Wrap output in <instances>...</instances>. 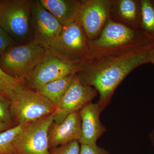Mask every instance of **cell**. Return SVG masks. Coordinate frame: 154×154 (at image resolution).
I'll return each mask as SVG.
<instances>
[{"label": "cell", "instance_id": "obj_1", "mask_svg": "<svg viewBox=\"0 0 154 154\" xmlns=\"http://www.w3.org/2000/svg\"><path fill=\"white\" fill-rule=\"evenodd\" d=\"M154 45L104 52L91 50L75 75L84 85L97 91V103L103 111L125 77L138 67L149 63L150 51Z\"/></svg>", "mask_w": 154, "mask_h": 154}, {"label": "cell", "instance_id": "obj_2", "mask_svg": "<svg viewBox=\"0 0 154 154\" xmlns=\"http://www.w3.org/2000/svg\"><path fill=\"white\" fill-rule=\"evenodd\" d=\"M91 41V50L113 51L152 46L154 42L140 28L129 27L109 19L98 38Z\"/></svg>", "mask_w": 154, "mask_h": 154}, {"label": "cell", "instance_id": "obj_3", "mask_svg": "<svg viewBox=\"0 0 154 154\" xmlns=\"http://www.w3.org/2000/svg\"><path fill=\"white\" fill-rule=\"evenodd\" d=\"M33 3L30 0L0 2V28L18 45L31 41Z\"/></svg>", "mask_w": 154, "mask_h": 154}, {"label": "cell", "instance_id": "obj_4", "mask_svg": "<svg viewBox=\"0 0 154 154\" xmlns=\"http://www.w3.org/2000/svg\"><path fill=\"white\" fill-rule=\"evenodd\" d=\"M9 104L17 125L30 124L51 115L56 110V107L47 98L26 87L14 95Z\"/></svg>", "mask_w": 154, "mask_h": 154}, {"label": "cell", "instance_id": "obj_5", "mask_svg": "<svg viewBox=\"0 0 154 154\" xmlns=\"http://www.w3.org/2000/svg\"><path fill=\"white\" fill-rule=\"evenodd\" d=\"M46 50L31 41L16 45L0 55V66L8 74L24 82L44 57Z\"/></svg>", "mask_w": 154, "mask_h": 154}, {"label": "cell", "instance_id": "obj_6", "mask_svg": "<svg viewBox=\"0 0 154 154\" xmlns=\"http://www.w3.org/2000/svg\"><path fill=\"white\" fill-rule=\"evenodd\" d=\"M81 65L72 62L48 48L41 61L25 79V86L38 91L55 80L75 75Z\"/></svg>", "mask_w": 154, "mask_h": 154}, {"label": "cell", "instance_id": "obj_7", "mask_svg": "<svg viewBox=\"0 0 154 154\" xmlns=\"http://www.w3.org/2000/svg\"><path fill=\"white\" fill-rule=\"evenodd\" d=\"M49 48L70 61L82 65L91 54V41L77 20L63 26Z\"/></svg>", "mask_w": 154, "mask_h": 154}, {"label": "cell", "instance_id": "obj_8", "mask_svg": "<svg viewBox=\"0 0 154 154\" xmlns=\"http://www.w3.org/2000/svg\"><path fill=\"white\" fill-rule=\"evenodd\" d=\"M54 113L25 126L16 140L15 154H50L48 130Z\"/></svg>", "mask_w": 154, "mask_h": 154}, {"label": "cell", "instance_id": "obj_9", "mask_svg": "<svg viewBox=\"0 0 154 154\" xmlns=\"http://www.w3.org/2000/svg\"><path fill=\"white\" fill-rule=\"evenodd\" d=\"M78 20L90 40L98 38L110 19L111 0H81Z\"/></svg>", "mask_w": 154, "mask_h": 154}, {"label": "cell", "instance_id": "obj_10", "mask_svg": "<svg viewBox=\"0 0 154 154\" xmlns=\"http://www.w3.org/2000/svg\"><path fill=\"white\" fill-rule=\"evenodd\" d=\"M63 28V26L41 5L39 0L33 1L31 42L48 49Z\"/></svg>", "mask_w": 154, "mask_h": 154}, {"label": "cell", "instance_id": "obj_11", "mask_svg": "<svg viewBox=\"0 0 154 154\" xmlns=\"http://www.w3.org/2000/svg\"><path fill=\"white\" fill-rule=\"evenodd\" d=\"M98 93L93 87L84 85L75 75L71 85L56 107L54 122L60 124L72 113L92 102Z\"/></svg>", "mask_w": 154, "mask_h": 154}, {"label": "cell", "instance_id": "obj_12", "mask_svg": "<svg viewBox=\"0 0 154 154\" xmlns=\"http://www.w3.org/2000/svg\"><path fill=\"white\" fill-rule=\"evenodd\" d=\"M102 110L98 103L91 102L80 110L81 118L80 144H97V141L107 128L101 122L100 114Z\"/></svg>", "mask_w": 154, "mask_h": 154}, {"label": "cell", "instance_id": "obj_13", "mask_svg": "<svg viewBox=\"0 0 154 154\" xmlns=\"http://www.w3.org/2000/svg\"><path fill=\"white\" fill-rule=\"evenodd\" d=\"M81 136V118L79 111L69 115L62 122H53L48 130L49 148L57 147L74 140Z\"/></svg>", "mask_w": 154, "mask_h": 154}, {"label": "cell", "instance_id": "obj_14", "mask_svg": "<svg viewBox=\"0 0 154 154\" xmlns=\"http://www.w3.org/2000/svg\"><path fill=\"white\" fill-rule=\"evenodd\" d=\"M140 0H111L110 18L129 27L140 28Z\"/></svg>", "mask_w": 154, "mask_h": 154}, {"label": "cell", "instance_id": "obj_15", "mask_svg": "<svg viewBox=\"0 0 154 154\" xmlns=\"http://www.w3.org/2000/svg\"><path fill=\"white\" fill-rule=\"evenodd\" d=\"M63 26L78 20L81 1L79 0H39Z\"/></svg>", "mask_w": 154, "mask_h": 154}, {"label": "cell", "instance_id": "obj_16", "mask_svg": "<svg viewBox=\"0 0 154 154\" xmlns=\"http://www.w3.org/2000/svg\"><path fill=\"white\" fill-rule=\"evenodd\" d=\"M75 75H70L48 83L37 91L57 107L71 85Z\"/></svg>", "mask_w": 154, "mask_h": 154}, {"label": "cell", "instance_id": "obj_17", "mask_svg": "<svg viewBox=\"0 0 154 154\" xmlns=\"http://www.w3.org/2000/svg\"><path fill=\"white\" fill-rule=\"evenodd\" d=\"M140 28L154 42V0H140Z\"/></svg>", "mask_w": 154, "mask_h": 154}, {"label": "cell", "instance_id": "obj_18", "mask_svg": "<svg viewBox=\"0 0 154 154\" xmlns=\"http://www.w3.org/2000/svg\"><path fill=\"white\" fill-rule=\"evenodd\" d=\"M25 87L24 81L8 74L0 66V96L10 101L16 93Z\"/></svg>", "mask_w": 154, "mask_h": 154}, {"label": "cell", "instance_id": "obj_19", "mask_svg": "<svg viewBox=\"0 0 154 154\" xmlns=\"http://www.w3.org/2000/svg\"><path fill=\"white\" fill-rule=\"evenodd\" d=\"M28 125H18L0 133V154H15L17 137Z\"/></svg>", "mask_w": 154, "mask_h": 154}, {"label": "cell", "instance_id": "obj_20", "mask_svg": "<svg viewBox=\"0 0 154 154\" xmlns=\"http://www.w3.org/2000/svg\"><path fill=\"white\" fill-rule=\"evenodd\" d=\"M81 144L79 140H74L68 143L49 149L50 154H79Z\"/></svg>", "mask_w": 154, "mask_h": 154}, {"label": "cell", "instance_id": "obj_21", "mask_svg": "<svg viewBox=\"0 0 154 154\" xmlns=\"http://www.w3.org/2000/svg\"><path fill=\"white\" fill-rule=\"evenodd\" d=\"M17 45L8 33L0 28V55L10 48Z\"/></svg>", "mask_w": 154, "mask_h": 154}, {"label": "cell", "instance_id": "obj_22", "mask_svg": "<svg viewBox=\"0 0 154 154\" xmlns=\"http://www.w3.org/2000/svg\"><path fill=\"white\" fill-rule=\"evenodd\" d=\"M79 154H110V152L97 144H81Z\"/></svg>", "mask_w": 154, "mask_h": 154}, {"label": "cell", "instance_id": "obj_23", "mask_svg": "<svg viewBox=\"0 0 154 154\" xmlns=\"http://www.w3.org/2000/svg\"><path fill=\"white\" fill-rule=\"evenodd\" d=\"M12 117L9 101L8 100L0 101V122L11 124Z\"/></svg>", "mask_w": 154, "mask_h": 154}, {"label": "cell", "instance_id": "obj_24", "mask_svg": "<svg viewBox=\"0 0 154 154\" xmlns=\"http://www.w3.org/2000/svg\"><path fill=\"white\" fill-rule=\"evenodd\" d=\"M11 124L5 123V122H0V133L2 132L7 130L11 128Z\"/></svg>", "mask_w": 154, "mask_h": 154}, {"label": "cell", "instance_id": "obj_25", "mask_svg": "<svg viewBox=\"0 0 154 154\" xmlns=\"http://www.w3.org/2000/svg\"><path fill=\"white\" fill-rule=\"evenodd\" d=\"M149 63H152L154 65V45L150 51Z\"/></svg>", "mask_w": 154, "mask_h": 154}, {"label": "cell", "instance_id": "obj_26", "mask_svg": "<svg viewBox=\"0 0 154 154\" xmlns=\"http://www.w3.org/2000/svg\"><path fill=\"white\" fill-rule=\"evenodd\" d=\"M149 137L151 143L154 146V129L149 134Z\"/></svg>", "mask_w": 154, "mask_h": 154}, {"label": "cell", "instance_id": "obj_27", "mask_svg": "<svg viewBox=\"0 0 154 154\" xmlns=\"http://www.w3.org/2000/svg\"><path fill=\"white\" fill-rule=\"evenodd\" d=\"M2 100H7V99H5V98H3V97H2V96H0V101H2Z\"/></svg>", "mask_w": 154, "mask_h": 154}, {"label": "cell", "instance_id": "obj_28", "mask_svg": "<svg viewBox=\"0 0 154 154\" xmlns=\"http://www.w3.org/2000/svg\"><path fill=\"white\" fill-rule=\"evenodd\" d=\"M0 2H1V1H0Z\"/></svg>", "mask_w": 154, "mask_h": 154}]
</instances>
